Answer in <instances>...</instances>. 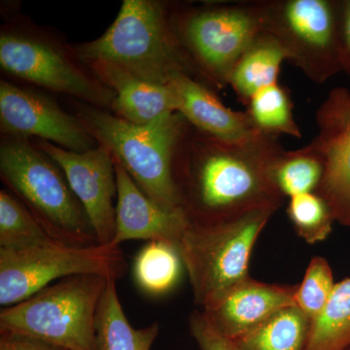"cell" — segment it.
<instances>
[{
  "mask_svg": "<svg viewBox=\"0 0 350 350\" xmlns=\"http://www.w3.org/2000/svg\"><path fill=\"white\" fill-rule=\"evenodd\" d=\"M117 179L116 217L110 245L120 247L128 241H162L177 247L190 225L184 211L161 206L140 190L130 174L114 159Z\"/></svg>",
  "mask_w": 350,
  "mask_h": 350,
  "instance_id": "14",
  "label": "cell"
},
{
  "mask_svg": "<svg viewBox=\"0 0 350 350\" xmlns=\"http://www.w3.org/2000/svg\"><path fill=\"white\" fill-rule=\"evenodd\" d=\"M0 131L2 135L36 137L78 153L98 146L75 115L41 92L6 80L0 81Z\"/></svg>",
  "mask_w": 350,
  "mask_h": 350,
  "instance_id": "11",
  "label": "cell"
},
{
  "mask_svg": "<svg viewBox=\"0 0 350 350\" xmlns=\"http://www.w3.org/2000/svg\"><path fill=\"white\" fill-rule=\"evenodd\" d=\"M174 9L175 3L162 0H124L100 38L73 49L84 64L105 62L145 81L169 85L185 75L200 82L177 34Z\"/></svg>",
  "mask_w": 350,
  "mask_h": 350,
  "instance_id": "2",
  "label": "cell"
},
{
  "mask_svg": "<svg viewBox=\"0 0 350 350\" xmlns=\"http://www.w3.org/2000/svg\"><path fill=\"white\" fill-rule=\"evenodd\" d=\"M0 176L53 239L71 245L98 244L63 170L31 140L2 135Z\"/></svg>",
  "mask_w": 350,
  "mask_h": 350,
  "instance_id": "4",
  "label": "cell"
},
{
  "mask_svg": "<svg viewBox=\"0 0 350 350\" xmlns=\"http://www.w3.org/2000/svg\"><path fill=\"white\" fill-rule=\"evenodd\" d=\"M183 268L174 244L152 241L138 252L133 264V278L145 293L160 296L169 293L178 284Z\"/></svg>",
  "mask_w": 350,
  "mask_h": 350,
  "instance_id": "21",
  "label": "cell"
},
{
  "mask_svg": "<svg viewBox=\"0 0 350 350\" xmlns=\"http://www.w3.org/2000/svg\"><path fill=\"white\" fill-rule=\"evenodd\" d=\"M108 280L96 275L64 278L2 308L0 331L29 336L64 350H96V313Z\"/></svg>",
  "mask_w": 350,
  "mask_h": 350,
  "instance_id": "7",
  "label": "cell"
},
{
  "mask_svg": "<svg viewBox=\"0 0 350 350\" xmlns=\"http://www.w3.org/2000/svg\"><path fill=\"white\" fill-rule=\"evenodd\" d=\"M278 135L258 131L225 142L190 125L177 147L174 178L192 224H213L257 211H276L285 197L271 176L284 152Z\"/></svg>",
  "mask_w": 350,
  "mask_h": 350,
  "instance_id": "1",
  "label": "cell"
},
{
  "mask_svg": "<svg viewBox=\"0 0 350 350\" xmlns=\"http://www.w3.org/2000/svg\"><path fill=\"white\" fill-rule=\"evenodd\" d=\"M262 31L275 36L286 61L317 84L342 72L338 0H260Z\"/></svg>",
  "mask_w": 350,
  "mask_h": 350,
  "instance_id": "10",
  "label": "cell"
},
{
  "mask_svg": "<svg viewBox=\"0 0 350 350\" xmlns=\"http://www.w3.org/2000/svg\"><path fill=\"white\" fill-rule=\"evenodd\" d=\"M174 23L200 82L219 91L229 85L239 57L262 31L261 3H175Z\"/></svg>",
  "mask_w": 350,
  "mask_h": 350,
  "instance_id": "8",
  "label": "cell"
},
{
  "mask_svg": "<svg viewBox=\"0 0 350 350\" xmlns=\"http://www.w3.org/2000/svg\"><path fill=\"white\" fill-rule=\"evenodd\" d=\"M54 239L15 195L0 192V248L23 247Z\"/></svg>",
  "mask_w": 350,
  "mask_h": 350,
  "instance_id": "25",
  "label": "cell"
},
{
  "mask_svg": "<svg viewBox=\"0 0 350 350\" xmlns=\"http://www.w3.org/2000/svg\"><path fill=\"white\" fill-rule=\"evenodd\" d=\"M0 350H64L23 334L7 331H0Z\"/></svg>",
  "mask_w": 350,
  "mask_h": 350,
  "instance_id": "30",
  "label": "cell"
},
{
  "mask_svg": "<svg viewBox=\"0 0 350 350\" xmlns=\"http://www.w3.org/2000/svg\"><path fill=\"white\" fill-rule=\"evenodd\" d=\"M0 66L17 79L108 111L116 96L83 63L72 45L24 16H11L2 25Z\"/></svg>",
  "mask_w": 350,
  "mask_h": 350,
  "instance_id": "5",
  "label": "cell"
},
{
  "mask_svg": "<svg viewBox=\"0 0 350 350\" xmlns=\"http://www.w3.org/2000/svg\"><path fill=\"white\" fill-rule=\"evenodd\" d=\"M287 213L298 236L310 244L328 238L335 222L326 202L317 193L290 198Z\"/></svg>",
  "mask_w": 350,
  "mask_h": 350,
  "instance_id": "26",
  "label": "cell"
},
{
  "mask_svg": "<svg viewBox=\"0 0 350 350\" xmlns=\"http://www.w3.org/2000/svg\"><path fill=\"white\" fill-rule=\"evenodd\" d=\"M305 350H350V278L336 283L325 310L310 324Z\"/></svg>",
  "mask_w": 350,
  "mask_h": 350,
  "instance_id": "22",
  "label": "cell"
},
{
  "mask_svg": "<svg viewBox=\"0 0 350 350\" xmlns=\"http://www.w3.org/2000/svg\"><path fill=\"white\" fill-rule=\"evenodd\" d=\"M335 285L328 261L323 257H313L295 294L296 306L308 317L310 324L319 319L325 310Z\"/></svg>",
  "mask_w": 350,
  "mask_h": 350,
  "instance_id": "27",
  "label": "cell"
},
{
  "mask_svg": "<svg viewBox=\"0 0 350 350\" xmlns=\"http://www.w3.org/2000/svg\"><path fill=\"white\" fill-rule=\"evenodd\" d=\"M297 289L298 285L271 284L248 278L204 312L226 337L237 340L283 308L296 306Z\"/></svg>",
  "mask_w": 350,
  "mask_h": 350,
  "instance_id": "15",
  "label": "cell"
},
{
  "mask_svg": "<svg viewBox=\"0 0 350 350\" xmlns=\"http://www.w3.org/2000/svg\"><path fill=\"white\" fill-rule=\"evenodd\" d=\"M121 248L107 244L71 245L57 239L23 247L0 248V305L27 300L57 280L96 275L118 280L126 273Z\"/></svg>",
  "mask_w": 350,
  "mask_h": 350,
  "instance_id": "9",
  "label": "cell"
},
{
  "mask_svg": "<svg viewBox=\"0 0 350 350\" xmlns=\"http://www.w3.org/2000/svg\"><path fill=\"white\" fill-rule=\"evenodd\" d=\"M246 107V112L257 130L278 137H301L289 92L278 83L262 88L251 96Z\"/></svg>",
  "mask_w": 350,
  "mask_h": 350,
  "instance_id": "23",
  "label": "cell"
},
{
  "mask_svg": "<svg viewBox=\"0 0 350 350\" xmlns=\"http://www.w3.org/2000/svg\"><path fill=\"white\" fill-rule=\"evenodd\" d=\"M321 157L308 144L298 150L283 152L271 170L276 187L285 198L314 193L323 175Z\"/></svg>",
  "mask_w": 350,
  "mask_h": 350,
  "instance_id": "24",
  "label": "cell"
},
{
  "mask_svg": "<svg viewBox=\"0 0 350 350\" xmlns=\"http://www.w3.org/2000/svg\"><path fill=\"white\" fill-rule=\"evenodd\" d=\"M319 133L310 144L321 157L324 172L317 187L334 220L350 228V91L329 92L315 113Z\"/></svg>",
  "mask_w": 350,
  "mask_h": 350,
  "instance_id": "13",
  "label": "cell"
},
{
  "mask_svg": "<svg viewBox=\"0 0 350 350\" xmlns=\"http://www.w3.org/2000/svg\"><path fill=\"white\" fill-rule=\"evenodd\" d=\"M116 280H108L96 313V350H151L160 333L153 323L142 329L131 325L116 289Z\"/></svg>",
  "mask_w": 350,
  "mask_h": 350,
  "instance_id": "19",
  "label": "cell"
},
{
  "mask_svg": "<svg viewBox=\"0 0 350 350\" xmlns=\"http://www.w3.org/2000/svg\"><path fill=\"white\" fill-rule=\"evenodd\" d=\"M310 329L308 317L292 306L232 340L238 350H305Z\"/></svg>",
  "mask_w": 350,
  "mask_h": 350,
  "instance_id": "20",
  "label": "cell"
},
{
  "mask_svg": "<svg viewBox=\"0 0 350 350\" xmlns=\"http://www.w3.org/2000/svg\"><path fill=\"white\" fill-rule=\"evenodd\" d=\"M275 213L257 211L213 224L190 222L177 250L187 271L196 305L202 310H209L250 278L251 253Z\"/></svg>",
  "mask_w": 350,
  "mask_h": 350,
  "instance_id": "6",
  "label": "cell"
},
{
  "mask_svg": "<svg viewBox=\"0 0 350 350\" xmlns=\"http://www.w3.org/2000/svg\"><path fill=\"white\" fill-rule=\"evenodd\" d=\"M338 43L342 71L350 77V0H338Z\"/></svg>",
  "mask_w": 350,
  "mask_h": 350,
  "instance_id": "29",
  "label": "cell"
},
{
  "mask_svg": "<svg viewBox=\"0 0 350 350\" xmlns=\"http://www.w3.org/2000/svg\"><path fill=\"white\" fill-rule=\"evenodd\" d=\"M169 85L177 98V112L202 133L225 142H239L259 131L247 112L226 107L213 90L190 76H174Z\"/></svg>",
  "mask_w": 350,
  "mask_h": 350,
  "instance_id": "17",
  "label": "cell"
},
{
  "mask_svg": "<svg viewBox=\"0 0 350 350\" xmlns=\"http://www.w3.org/2000/svg\"><path fill=\"white\" fill-rule=\"evenodd\" d=\"M85 64L114 92L116 96L110 112L118 118L137 125H146L177 112L178 103L170 85L145 81L105 62Z\"/></svg>",
  "mask_w": 350,
  "mask_h": 350,
  "instance_id": "16",
  "label": "cell"
},
{
  "mask_svg": "<svg viewBox=\"0 0 350 350\" xmlns=\"http://www.w3.org/2000/svg\"><path fill=\"white\" fill-rule=\"evenodd\" d=\"M286 61L284 51L275 36L262 31L251 41L232 70L229 85L241 103L247 105L262 88L278 83L280 66Z\"/></svg>",
  "mask_w": 350,
  "mask_h": 350,
  "instance_id": "18",
  "label": "cell"
},
{
  "mask_svg": "<svg viewBox=\"0 0 350 350\" xmlns=\"http://www.w3.org/2000/svg\"><path fill=\"white\" fill-rule=\"evenodd\" d=\"M33 144L63 170L87 214L98 243H111L116 217L114 199L117 198L116 172L111 152L101 145L78 153L46 140L36 139Z\"/></svg>",
  "mask_w": 350,
  "mask_h": 350,
  "instance_id": "12",
  "label": "cell"
},
{
  "mask_svg": "<svg viewBox=\"0 0 350 350\" xmlns=\"http://www.w3.org/2000/svg\"><path fill=\"white\" fill-rule=\"evenodd\" d=\"M75 116L98 145L107 147L147 197L170 211H182L174 178L177 147L190 124L179 112L146 125L75 101Z\"/></svg>",
  "mask_w": 350,
  "mask_h": 350,
  "instance_id": "3",
  "label": "cell"
},
{
  "mask_svg": "<svg viewBox=\"0 0 350 350\" xmlns=\"http://www.w3.org/2000/svg\"><path fill=\"white\" fill-rule=\"evenodd\" d=\"M189 328L200 350H238L234 340L226 337L204 310H195L189 319Z\"/></svg>",
  "mask_w": 350,
  "mask_h": 350,
  "instance_id": "28",
  "label": "cell"
}]
</instances>
